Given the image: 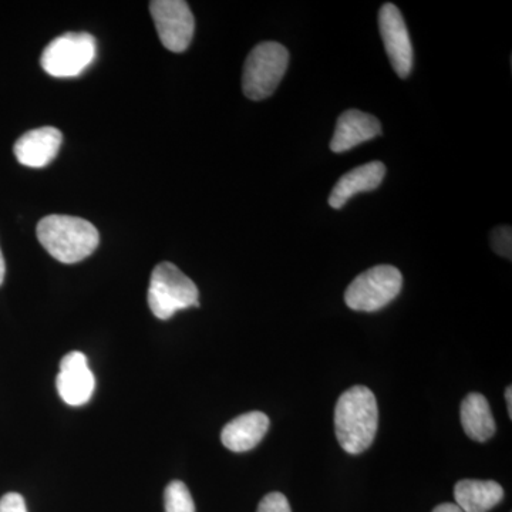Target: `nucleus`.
<instances>
[{
  "instance_id": "nucleus-11",
  "label": "nucleus",
  "mask_w": 512,
  "mask_h": 512,
  "mask_svg": "<svg viewBox=\"0 0 512 512\" xmlns=\"http://www.w3.org/2000/svg\"><path fill=\"white\" fill-rule=\"evenodd\" d=\"M380 134L382 124L375 116L359 110H348L339 117L335 134L330 141V150L333 153H345Z\"/></svg>"
},
{
  "instance_id": "nucleus-5",
  "label": "nucleus",
  "mask_w": 512,
  "mask_h": 512,
  "mask_svg": "<svg viewBox=\"0 0 512 512\" xmlns=\"http://www.w3.org/2000/svg\"><path fill=\"white\" fill-rule=\"evenodd\" d=\"M403 275L396 266L377 265L355 278L345 292V302L357 312H377L397 298Z\"/></svg>"
},
{
  "instance_id": "nucleus-1",
  "label": "nucleus",
  "mask_w": 512,
  "mask_h": 512,
  "mask_svg": "<svg viewBox=\"0 0 512 512\" xmlns=\"http://www.w3.org/2000/svg\"><path fill=\"white\" fill-rule=\"evenodd\" d=\"M379 407L372 390L353 386L339 397L335 407V433L346 453L362 454L375 441Z\"/></svg>"
},
{
  "instance_id": "nucleus-22",
  "label": "nucleus",
  "mask_w": 512,
  "mask_h": 512,
  "mask_svg": "<svg viewBox=\"0 0 512 512\" xmlns=\"http://www.w3.org/2000/svg\"><path fill=\"white\" fill-rule=\"evenodd\" d=\"M5 274H6L5 259H3L2 251H0V285L3 284V279H5Z\"/></svg>"
},
{
  "instance_id": "nucleus-20",
  "label": "nucleus",
  "mask_w": 512,
  "mask_h": 512,
  "mask_svg": "<svg viewBox=\"0 0 512 512\" xmlns=\"http://www.w3.org/2000/svg\"><path fill=\"white\" fill-rule=\"evenodd\" d=\"M433 512H463L460 510V507H457L456 504H440L437 505L436 508H434Z\"/></svg>"
},
{
  "instance_id": "nucleus-8",
  "label": "nucleus",
  "mask_w": 512,
  "mask_h": 512,
  "mask_svg": "<svg viewBox=\"0 0 512 512\" xmlns=\"http://www.w3.org/2000/svg\"><path fill=\"white\" fill-rule=\"evenodd\" d=\"M379 29L394 72L406 79L413 69V46L409 30L400 10L386 3L379 12Z\"/></svg>"
},
{
  "instance_id": "nucleus-19",
  "label": "nucleus",
  "mask_w": 512,
  "mask_h": 512,
  "mask_svg": "<svg viewBox=\"0 0 512 512\" xmlns=\"http://www.w3.org/2000/svg\"><path fill=\"white\" fill-rule=\"evenodd\" d=\"M0 512H28V508L22 495L8 493L0 498Z\"/></svg>"
},
{
  "instance_id": "nucleus-4",
  "label": "nucleus",
  "mask_w": 512,
  "mask_h": 512,
  "mask_svg": "<svg viewBox=\"0 0 512 512\" xmlns=\"http://www.w3.org/2000/svg\"><path fill=\"white\" fill-rule=\"evenodd\" d=\"M289 52L276 42L259 43L249 53L242 73V90L249 100L268 99L284 79Z\"/></svg>"
},
{
  "instance_id": "nucleus-13",
  "label": "nucleus",
  "mask_w": 512,
  "mask_h": 512,
  "mask_svg": "<svg viewBox=\"0 0 512 512\" xmlns=\"http://www.w3.org/2000/svg\"><path fill=\"white\" fill-rule=\"evenodd\" d=\"M384 175H386V167L380 161L360 165L355 170L349 171L333 187L329 197L330 207L340 210L353 195L376 190L383 183Z\"/></svg>"
},
{
  "instance_id": "nucleus-21",
  "label": "nucleus",
  "mask_w": 512,
  "mask_h": 512,
  "mask_svg": "<svg viewBox=\"0 0 512 512\" xmlns=\"http://www.w3.org/2000/svg\"><path fill=\"white\" fill-rule=\"evenodd\" d=\"M505 402H507L508 414H510V419H512V387L508 386L507 390H505Z\"/></svg>"
},
{
  "instance_id": "nucleus-9",
  "label": "nucleus",
  "mask_w": 512,
  "mask_h": 512,
  "mask_svg": "<svg viewBox=\"0 0 512 512\" xmlns=\"http://www.w3.org/2000/svg\"><path fill=\"white\" fill-rule=\"evenodd\" d=\"M56 387L63 402L69 406H84L90 402L96 379L84 353L72 352L63 357Z\"/></svg>"
},
{
  "instance_id": "nucleus-16",
  "label": "nucleus",
  "mask_w": 512,
  "mask_h": 512,
  "mask_svg": "<svg viewBox=\"0 0 512 512\" xmlns=\"http://www.w3.org/2000/svg\"><path fill=\"white\" fill-rule=\"evenodd\" d=\"M165 512H195L194 500L183 481H171L164 491Z\"/></svg>"
},
{
  "instance_id": "nucleus-10",
  "label": "nucleus",
  "mask_w": 512,
  "mask_h": 512,
  "mask_svg": "<svg viewBox=\"0 0 512 512\" xmlns=\"http://www.w3.org/2000/svg\"><path fill=\"white\" fill-rule=\"evenodd\" d=\"M63 136L55 127H42L23 134L13 151L22 165L43 168L52 163L62 147Z\"/></svg>"
},
{
  "instance_id": "nucleus-2",
  "label": "nucleus",
  "mask_w": 512,
  "mask_h": 512,
  "mask_svg": "<svg viewBox=\"0 0 512 512\" xmlns=\"http://www.w3.org/2000/svg\"><path fill=\"white\" fill-rule=\"evenodd\" d=\"M37 239L62 264H77L93 254L100 234L92 222L72 215H49L37 224Z\"/></svg>"
},
{
  "instance_id": "nucleus-18",
  "label": "nucleus",
  "mask_w": 512,
  "mask_h": 512,
  "mask_svg": "<svg viewBox=\"0 0 512 512\" xmlns=\"http://www.w3.org/2000/svg\"><path fill=\"white\" fill-rule=\"evenodd\" d=\"M256 512H292V510L284 494L271 493L262 498Z\"/></svg>"
},
{
  "instance_id": "nucleus-15",
  "label": "nucleus",
  "mask_w": 512,
  "mask_h": 512,
  "mask_svg": "<svg viewBox=\"0 0 512 512\" xmlns=\"http://www.w3.org/2000/svg\"><path fill=\"white\" fill-rule=\"evenodd\" d=\"M460 416L467 436L478 443L490 440L497 430L490 404L483 394H468L461 403Z\"/></svg>"
},
{
  "instance_id": "nucleus-7",
  "label": "nucleus",
  "mask_w": 512,
  "mask_h": 512,
  "mask_svg": "<svg viewBox=\"0 0 512 512\" xmlns=\"http://www.w3.org/2000/svg\"><path fill=\"white\" fill-rule=\"evenodd\" d=\"M158 37L165 49L183 53L191 45L195 19L190 6L183 0H154L150 3Z\"/></svg>"
},
{
  "instance_id": "nucleus-14",
  "label": "nucleus",
  "mask_w": 512,
  "mask_h": 512,
  "mask_svg": "<svg viewBox=\"0 0 512 512\" xmlns=\"http://www.w3.org/2000/svg\"><path fill=\"white\" fill-rule=\"evenodd\" d=\"M454 498L463 512H488L503 501L504 488L495 481L461 480L454 487Z\"/></svg>"
},
{
  "instance_id": "nucleus-12",
  "label": "nucleus",
  "mask_w": 512,
  "mask_h": 512,
  "mask_svg": "<svg viewBox=\"0 0 512 512\" xmlns=\"http://www.w3.org/2000/svg\"><path fill=\"white\" fill-rule=\"evenodd\" d=\"M268 430L269 419L265 413H245L229 421L222 429L221 441L228 450L234 453H245L258 446Z\"/></svg>"
},
{
  "instance_id": "nucleus-6",
  "label": "nucleus",
  "mask_w": 512,
  "mask_h": 512,
  "mask_svg": "<svg viewBox=\"0 0 512 512\" xmlns=\"http://www.w3.org/2000/svg\"><path fill=\"white\" fill-rule=\"evenodd\" d=\"M96 56V39L90 33L69 32L56 37L46 46L40 64L49 76L69 79L86 72Z\"/></svg>"
},
{
  "instance_id": "nucleus-3",
  "label": "nucleus",
  "mask_w": 512,
  "mask_h": 512,
  "mask_svg": "<svg viewBox=\"0 0 512 512\" xmlns=\"http://www.w3.org/2000/svg\"><path fill=\"white\" fill-rule=\"evenodd\" d=\"M200 292L197 285L171 262L154 268L148 288V306L156 318L168 320L183 309L198 308Z\"/></svg>"
},
{
  "instance_id": "nucleus-17",
  "label": "nucleus",
  "mask_w": 512,
  "mask_h": 512,
  "mask_svg": "<svg viewBox=\"0 0 512 512\" xmlns=\"http://www.w3.org/2000/svg\"><path fill=\"white\" fill-rule=\"evenodd\" d=\"M491 247L498 255L511 259L512 255V231L511 227H498L491 232Z\"/></svg>"
}]
</instances>
